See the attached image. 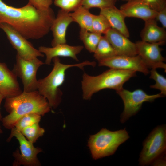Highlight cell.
<instances>
[{
  "instance_id": "cell-16",
  "label": "cell",
  "mask_w": 166,
  "mask_h": 166,
  "mask_svg": "<svg viewBox=\"0 0 166 166\" xmlns=\"http://www.w3.org/2000/svg\"><path fill=\"white\" fill-rule=\"evenodd\" d=\"M82 45L71 46L65 44H58L52 47L40 46L38 50L46 57L45 64L50 65L53 58L56 57H70L79 61L77 55L83 49Z\"/></svg>"
},
{
  "instance_id": "cell-34",
  "label": "cell",
  "mask_w": 166,
  "mask_h": 166,
  "mask_svg": "<svg viewBox=\"0 0 166 166\" xmlns=\"http://www.w3.org/2000/svg\"><path fill=\"white\" fill-rule=\"evenodd\" d=\"M2 132H3L2 131V129H1V126L0 125V134L2 133Z\"/></svg>"
},
{
  "instance_id": "cell-14",
  "label": "cell",
  "mask_w": 166,
  "mask_h": 166,
  "mask_svg": "<svg viewBox=\"0 0 166 166\" xmlns=\"http://www.w3.org/2000/svg\"><path fill=\"white\" fill-rule=\"evenodd\" d=\"M120 9L125 17L138 18L144 22L156 19L157 12L142 0H130L121 5Z\"/></svg>"
},
{
  "instance_id": "cell-32",
  "label": "cell",
  "mask_w": 166,
  "mask_h": 166,
  "mask_svg": "<svg viewBox=\"0 0 166 166\" xmlns=\"http://www.w3.org/2000/svg\"><path fill=\"white\" fill-rule=\"evenodd\" d=\"M163 156L155 160L151 164L154 166H164L166 164L165 158Z\"/></svg>"
},
{
  "instance_id": "cell-8",
  "label": "cell",
  "mask_w": 166,
  "mask_h": 166,
  "mask_svg": "<svg viewBox=\"0 0 166 166\" xmlns=\"http://www.w3.org/2000/svg\"><path fill=\"white\" fill-rule=\"evenodd\" d=\"M44 64L38 58L27 60L17 54L16 62L12 71L17 77L21 79L23 91L27 92L37 90V72L39 67Z\"/></svg>"
},
{
  "instance_id": "cell-22",
  "label": "cell",
  "mask_w": 166,
  "mask_h": 166,
  "mask_svg": "<svg viewBox=\"0 0 166 166\" xmlns=\"http://www.w3.org/2000/svg\"><path fill=\"white\" fill-rule=\"evenodd\" d=\"M80 39L83 43L85 49L90 53H94L102 36V34L80 29Z\"/></svg>"
},
{
  "instance_id": "cell-29",
  "label": "cell",
  "mask_w": 166,
  "mask_h": 166,
  "mask_svg": "<svg viewBox=\"0 0 166 166\" xmlns=\"http://www.w3.org/2000/svg\"><path fill=\"white\" fill-rule=\"evenodd\" d=\"M153 10L159 12L166 8V0H142Z\"/></svg>"
},
{
  "instance_id": "cell-23",
  "label": "cell",
  "mask_w": 166,
  "mask_h": 166,
  "mask_svg": "<svg viewBox=\"0 0 166 166\" xmlns=\"http://www.w3.org/2000/svg\"><path fill=\"white\" fill-rule=\"evenodd\" d=\"M45 132V130L40 126L39 123H36L23 129L21 132L29 141L34 144L43 135Z\"/></svg>"
},
{
  "instance_id": "cell-7",
  "label": "cell",
  "mask_w": 166,
  "mask_h": 166,
  "mask_svg": "<svg viewBox=\"0 0 166 166\" xmlns=\"http://www.w3.org/2000/svg\"><path fill=\"white\" fill-rule=\"evenodd\" d=\"M116 92L124 104V110L120 116V121L122 123L136 115L141 109L144 102H152L157 98L164 97L160 93L148 95L141 89L130 91L123 88Z\"/></svg>"
},
{
  "instance_id": "cell-24",
  "label": "cell",
  "mask_w": 166,
  "mask_h": 166,
  "mask_svg": "<svg viewBox=\"0 0 166 166\" xmlns=\"http://www.w3.org/2000/svg\"><path fill=\"white\" fill-rule=\"evenodd\" d=\"M111 28L109 22L104 16L100 14L93 15L92 32L104 34Z\"/></svg>"
},
{
  "instance_id": "cell-6",
  "label": "cell",
  "mask_w": 166,
  "mask_h": 166,
  "mask_svg": "<svg viewBox=\"0 0 166 166\" xmlns=\"http://www.w3.org/2000/svg\"><path fill=\"white\" fill-rule=\"evenodd\" d=\"M166 148V125H158L143 142L138 160L139 164L144 166L151 164L156 159L164 156Z\"/></svg>"
},
{
  "instance_id": "cell-36",
  "label": "cell",
  "mask_w": 166,
  "mask_h": 166,
  "mask_svg": "<svg viewBox=\"0 0 166 166\" xmlns=\"http://www.w3.org/2000/svg\"><path fill=\"white\" fill-rule=\"evenodd\" d=\"M2 22L0 21V23Z\"/></svg>"
},
{
  "instance_id": "cell-33",
  "label": "cell",
  "mask_w": 166,
  "mask_h": 166,
  "mask_svg": "<svg viewBox=\"0 0 166 166\" xmlns=\"http://www.w3.org/2000/svg\"><path fill=\"white\" fill-rule=\"evenodd\" d=\"M4 97L3 95L0 93V120L1 121L2 119V117L1 115V112L0 111V105L3 99H4Z\"/></svg>"
},
{
  "instance_id": "cell-5",
  "label": "cell",
  "mask_w": 166,
  "mask_h": 166,
  "mask_svg": "<svg viewBox=\"0 0 166 166\" xmlns=\"http://www.w3.org/2000/svg\"><path fill=\"white\" fill-rule=\"evenodd\" d=\"M129 138L126 128L112 131L103 128L90 136L88 146L93 158L96 160L113 155L119 146Z\"/></svg>"
},
{
  "instance_id": "cell-9",
  "label": "cell",
  "mask_w": 166,
  "mask_h": 166,
  "mask_svg": "<svg viewBox=\"0 0 166 166\" xmlns=\"http://www.w3.org/2000/svg\"><path fill=\"white\" fill-rule=\"evenodd\" d=\"M11 129L10 136L7 140L9 142L11 138L14 137L19 142L21 153L18 150L13 153V156L15 160L13 165L15 166L23 165L26 166H38L41 165L37 155L42 152L39 148L35 147L33 143L27 140L21 132L14 128Z\"/></svg>"
},
{
  "instance_id": "cell-18",
  "label": "cell",
  "mask_w": 166,
  "mask_h": 166,
  "mask_svg": "<svg viewBox=\"0 0 166 166\" xmlns=\"http://www.w3.org/2000/svg\"><path fill=\"white\" fill-rule=\"evenodd\" d=\"M100 14L107 18L112 28L129 37V33L125 22V17L120 9L114 6L100 9Z\"/></svg>"
},
{
  "instance_id": "cell-12",
  "label": "cell",
  "mask_w": 166,
  "mask_h": 166,
  "mask_svg": "<svg viewBox=\"0 0 166 166\" xmlns=\"http://www.w3.org/2000/svg\"><path fill=\"white\" fill-rule=\"evenodd\" d=\"M99 66H105L110 68L138 71L147 75L150 71L141 57L137 55L130 56L117 55L98 61Z\"/></svg>"
},
{
  "instance_id": "cell-26",
  "label": "cell",
  "mask_w": 166,
  "mask_h": 166,
  "mask_svg": "<svg viewBox=\"0 0 166 166\" xmlns=\"http://www.w3.org/2000/svg\"><path fill=\"white\" fill-rule=\"evenodd\" d=\"M150 78L155 81V84L151 85V88L158 89L160 91V93L165 96L166 95V79L162 75L159 74L156 69H152L150 71Z\"/></svg>"
},
{
  "instance_id": "cell-20",
  "label": "cell",
  "mask_w": 166,
  "mask_h": 166,
  "mask_svg": "<svg viewBox=\"0 0 166 166\" xmlns=\"http://www.w3.org/2000/svg\"><path fill=\"white\" fill-rule=\"evenodd\" d=\"M69 14L73 22L77 23L80 29L92 32V25L94 14L82 6Z\"/></svg>"
},
{
  "instance_id": "cell-10",
  "label": "cell",
  "mask_w": 166,
  "mask_h": 166,
  "mask_svg": "<svg viewBox=\"0 0 166 166\" xmlns=\"http://www.w3.org/2000/svg\"><path fill=\"white\" fill-rule=\"evenodd\" d=\"M0 28L6 33L10 44L17 50V54L21 58L31 60L38 57H44L42 53L10 25L1 22Z\"/></svg>"
},
{
  "instance_id": "cell-2",
  "label": "cell",
  "mask_w": 166,
  "mask_h": 166,
  "mask_svg": "<svg viewBox=\"0 0 166 166\" xmlns=\"http://www.w3.org/2000/svg\"><path fill=\"white\" fill-rule=\"evenodd\" d=\"M4 107L9 114L2 118L3 126L11 129L21 117L29 113L44 116L50 111L47 100L37 90L25 92L11 97L6 98Z\"/></svg>"
},
{
  "instance_id": "cell-4",
  "label": "cell",
  "mask_w": 166,
  "mask_h": 166,
  "mask_svg": "<svg viewBox=\"0 0 166 166\" xmlns=\"http://www.w3.org/2000/svg\"><path fill=\"white\" fill-rule=\"evenodd\" d=\"M136 72L110 68L96 76L84 73L81 82L83 98L89 100L94 94L105 89L119 90L123 88L125 82L136 76Z\"/></svg>"
},
{
  "instance_id": "cell-30",
  "label": "cell",
  "mask_w": 166,
  "mask_h": 166,
  "mask_svg": "<svg viewBox=\"0 0 166 166\" xmlns=\"http://www.w3.org/2000/svg\"><path fill=\"white\" fill-rule=\"evenodd\" d=\"M53 0H29L28 3L38 9L45 10L50 8Z\"/></svg>"
},
{
  "instance_id": "cell-31",
  "label": "cell",
  "mask_w": 166,
  "mask_h": 166,
  "mask_svg": "<svg viewBox=\"0 0 166 166\" xmlns=\"http://www.w3.org/2000/svg\"><path fill=\"white\" fill-rule=\"evenodd\" d=\"M156 19L160 22L163 28H166V8L157 12Z\"/></svg>"
},
{
  "instance_id": "cell-28",
  "label": "cell",
  "mask_w": 166,
  "mask_h": 166,
  "mask_svg": "<svg viewBox=\"0 0 166 166\" xmlns=\"http://www.w3.org/2000/svg\"><path fill=\"white\" fill-rule=\"evenodd\" d=\"M117 0H83L82 6L89 10L93 7L100 9L114 6Z\"/></svg>"
},
{
  "instance_id": "cell-21",
  "label": "cell",
  "mask_w": 166,
  "mask_h": 166,
  "mask_svg": "<svg viewBox=\"0 0 166 166\" xmlns=\"http://www.w3.org/2000/svg\"><path fill=\"white\" fill-rule=\"evenodd\" d=\"M93 53L95 58L98 61L118 55L104 36H102Z\"/></svg>"
},
{
  "instance_id": "cell-17",
  "label": "cell",
  "mask_w": 166,
  "mask_h": 166,
  "mask_svg": "<svg viewBox=\"0 0 166 166\" xmlns=\"http://www.w3.org/2000/svg\"><path fill=\"white\" fill-rule=\"evenodd\" d=\"M73 22L69 13L61 9L58 11L57 16L53 21L50 28L53 37L51 42L52 47L60 44L66 43L67 29Z\"/></svg>"
},
{
  "instance_id": "cell-25",
  "label": "cell",
  "mask_w": 166,
  "mask_h": 166,
  "mask_svg": "<svg viewBox=\"0 0 166 166\" xmlns=\"http://www.w3.org/2000/svg\"><path fill=\"white\" fill-rule=\"evenodd\" d=\"M41 119V116L36 113L26 114L19 119L13 128L21 132L23 129L33 124L39 123Z\"/></svg>"
},
{
  "instance_id": "cell-1",
  "label": "cell",
  "mask_w": 166,
  "mask_h": 166,
  "mask_svg": "<svg viewBox=\"0 0 166 166\" xmlns=\"http://www.w3.org/2000/svg\"><path fill=\"white\" fill-rule=\"evenodd\" d=\"M55 18L50 7L39 10L28 3L15 8L0 0V21L10 25L27 39H39L46 35Z\"/></svg>"
},
{
  "instance_id": "cell-3",
  "label": "cell",
  "mask_w": 166,
  "mask_h": 166,
  "mask_svg": "<svg viewBox=\"0 0 166 166\" xmlns=\"http://www.w3.org/2000/svg\"><path fill=\"white\" fill-rule=\"evenodd\" d=\"M53 67L49 74L46 77L38 80L37 91L47 100L51 108H56L61 101L63 93L59 87L63 83L66 71L70 68L77 67L83 70L84 67L96 65L94 61H85L73 64H65L61 62L58 57L52 60Z\"/></svg>"
},
{
  "instance_id": "cell-11",
  "label": "cell",
  "mask_w": 166,
  "mask_h": 166,
  "mask_svg": "<svg viewBox=\"0 0 166 166\" xmlns=\"http://www.w3.org/2000/svg\"><path fill=\"white\" fill-rule=\"evenodd\" d=\"M165 42L149 43L141 41L136 43L137 54L139 55L148 68H162L166 71V64L164 62L165 58L161 52L163 49L160 47L165 44Z\"/></svg>"
},
{
  "instance_id": "cell-15",
  "label": "cell",
  "mask_w": 166,
  "mask_h": 166,
  "mask_svg": "<svg viewBox=\"0 0 166 166\" xmlns=\"http://www.w3.org/2000/svg\"><path fill=\"white\" fill-rule=\"evenodd\" d=\"M0 93L4 98L18 96L22 93L17 77L4 63L0 62Z\"/></svg>"
},
{
  "instance_id": "cell-27",
  "label": "cell",
  "mask_w": 166,
  "mask_h": 166,
  "mask_svg": "<svg viewBox=\"0 0 166 166\" xmlns=\"http://www.w3.org/2000/svg\"><path fill=\"white\" fill-rule=\"evenodd\" d=\"M83 0H55V5L67 12L74 11L82 6Z\"/></svg>"
},
{
  "instance_id": "cell-35",
  "label": "cell",
  "mask_w": 166,
  "mask_h": 166,
  "mask_svg": "<svg viewBox=\"0 0 166 166\" xmlns=\"http://www.w3.org/2000/svg\"><path fill=\"white\" fill-rule=\"evenodd\" d=\"M123 0V1H127V2L130 0Z\"/></svg>"
},
{
  "instance_id": "cell-13",
  "label": "cell",
  "mask_w": 166,
  "mask_h": 166,
  "mask_svg": "<svg viewBox=\"0 0 166 166\" xmlns=\"http://www.w3.org/2000/svg\"><path fill=\"white\" fill-rule=\"evenodd\" d=\"M104 34L118 55L134 56L137 55L135 43L118 31L111 28Z\"/></svg>"
},
{
  "instance_id": "cell-19",
  "label": "cell",
  "mask_w": 166,
  "mask_h": 166,
  "mask_svg": "<svg viewBox=\"0 0 166 166\" xmlns=\"http://www.w3.org/2000/svg\"><path fill=\"white\" fill-rule=\"evenodd\" d=\"M140 36L142 41L149 43L165 42L166 31L157 25L156 19H152L145 21Z\"/></svg>"
}]
</instances>
